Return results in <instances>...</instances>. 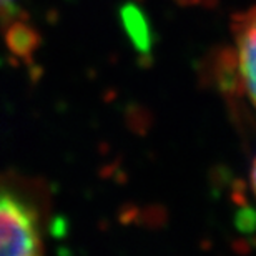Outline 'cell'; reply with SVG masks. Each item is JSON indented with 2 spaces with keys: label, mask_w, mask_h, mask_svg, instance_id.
<instances>
[{
  "label": "cell",
  "mask_w": 256,
  "mask_h": 256,
  "mask_svg": "<svg viewBox=\"0 0 256 256\" xmlns=\"http://www.w3.org/2000/svg\"><path fill=\"white\" fill-rule=\"evenodd\" d=\"M42 250L37 210L24 194L0 186V254H38Z\"/></svg>",
  "instance_id": "6da1fadb"
},
{
  "label": "cell",
  "mask_w": 256,
  "mask_h": 256,
  "mask_svg": "<svg viewBox=\"0 0 256 256\" xmlns=\"http://www.w3.org/2000/svg\"><path fill=\"white\" fill-rule=\"evenodd\" d=\"M12 2V0H0V8H4V7H7V5Z\"/></svg>",
  "instance_id": "277c9868"
},
{
  "label": "cell",
  "mask_w": 256,
  "mask_h": 256,
  "mask_svg": "<svg viewBox=\"0 0 256 256\" xmlns=\"http://www.w3.org/2000/svg\"><path fill=\"white\" fill-rule=\"evenodd\" d=\"M252 186H253V192L256 194V160H254L253 168H252Z\"/></svg>",
  "instance_id": "3957f363"
},
{
  "label": "cell",
  "mask_w": 256,
  "mask_h": 256,
  "mask_svg": "<svg viewBox=\"0 0 256 256\" xmlns=\"http://www.w3.org/2000/svg\"><path fill=\"white\" fill-rule=\"evenodd\" d=\"M233 40L236 78L250 104L256 108V7L234 17Z\"/></svg>",
  "instance_id": "7a4b0ae2"
}]
</instances>
